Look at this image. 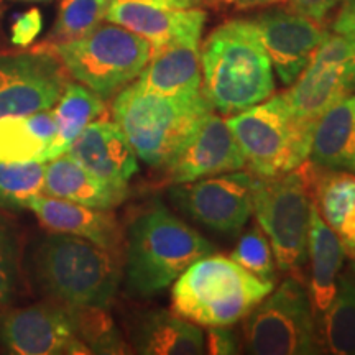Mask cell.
Wrapping results in <instances>:
<instances>
[{
	"label": "cell",
	"mask_w": 355,
	"mask_h": 355,
	"mask_svg": "<svg viewBox=\"0 0 355 355\" xmlns=\"http://www.w3.org/2000/svg\"><path fill=\"white\" fill-rule=\"evenodd\" d=\"M21 2H50V0H21Z\"/></svg>",
	"instance_id": "74e56055"
},
{
	"label": "cell",
	"mask_w": 355,
	"mask_h": 355,
	"mask_svg": "<svg viewBox=\"0 0 355 355\" xmlns=\"http://www.w3.org/2000/svg\"><path fill=\"white\" fill-rule=\"evenodd\" d=\"M227 123L252 175L282 176L309 159L316 121L296 114L283 92L234 114Z\"/></svg>",
	"instance_id": "8992f818"
},
{
	"label": "cell",
	"mask_w": 355,
	"mask_h": 355,
	"mask_svg": "<svg viewBox=\"0 0 355 355\" xmlns=\"http://www.w3.org/2000/svg\"><path fill=\"white\" fill-rule=\"evenodd\" d=\"M309 162L324 170L355 173V94L336 102L318 119Z\"/></svg>",
	"instance_id": "603a6c76"
},
{
	"label": "cell",
	"mask_w": 355,
	"mask_h": 355,
	"mask_svg": "<svg viewBox=\"0 0 355 355\" xmlns=\"http://www.w3.org/2000/svg\"><path fill=\"white\" fill-rule=\"evenodd\" d=\"M314 202L334 230L345 254L355 255V173L324 170L314 165Z\"/></svg>",
	"instance_id": "cb8c5ba5"
},
{
	"label": "cell",
	"mask_w": 355,
	"mask_h": 355,
	"mask_svg": "<svg viewBox=\"0 0 355 355\" xmlns=\"http://www.w3.org/2000/svg\"><path fill=\"white\" fill-rule=\"evenodd\" d=\"M350 275H352L354 277V279H355V255L354 257H350Z\"/></svg>",
	"instance_id": "8d00e7d4"
},
{
	"label": "cell",
	"mask_w": 355,
	"mask_h": 355,
	"mask_svg": "<svg viewBox=\"0 0 355 355\" xmlns=\"http://www.w3.org/2000/svg\"><path fill=\"white\" fill-rule=\"evenodd\" d=\"M214 107L204 92L162 96L128 84L115 94L114 122L141 162L163 170Z\"/></svg>",
	"instance_id": "277c9868"
},
{
	"label": "cell",
	"mask_w": 355,
	"mask_h": 355,
	"mask_svg": "<svg viewBox=\"0 0 355 355\" xmlns=\"http://www.w3.org/2000/svg\"><path fill=\"white\" fill-rule=\"evenodd\" d=\"M201 0H109L105 20L145 38L152 53L180 42L199 43L206 25Z\"/></svg>",
	"instance_id": "5bb4252c"
},
{
	"label": "cell",
	"mask_w": 355,
	"mask_h": 355,
	"mask_svg": "<svg viewBox=\"0 0 355 355\" xmlns=\"http://www.w3.org/2000/svg\"><path fill=\"white\" fill-rule=\"evenodd\" d=\"M133 84L162 96L201 92L202 71L199 43H173L152 53V58Z\"/></svg>",
	"instance_id": "44dd1931"
},
{
	"label": "cell",
	"mask_w": 355,
	"mask_h": 355,
	"mask_svg": "<svg viewBox=\"0 0 355 355\" xmlns=\"http://www.w3.org/2000/svg\"><path fill=\"white\" fill-rule=\"evenodd\" d=\"M212 243L155 202L130 222L125 239L123 283L132 298H150L163 291L202 257L214 254Z\"/></svg>",
	"instance_id": "6da1fadb"
},
{
	"label": "cell",
	"mask_w": 355,
	"mask_h": 355,
	"mask_svg": "<svg viewBox=\"0 0 355 355\" xmlns=\"http://www.w3.org/2000/svg\"><path fill=\"white\" fill-rule=\"evenodd\" d=\"M286 8L316 21L327 20L329 13L343 3V0H286Z\"/></svg>",
	"instance_id": "d6a6232c"
},
{
	"label": "cell",
	"mask_w": 355,
	"mask_h": 355,
	"mask_svg": "<svg viewBox=\"0 0 355 355\" xmlns=\"http://www.w3.org/2000/svg\"><path fill=\"white\" fill-rule=\"evenodd\" d=\"M237 337L225 326L207 327L206 352L207 354H237Z\"/></svg>",
	"instance_id": "836d02e7"
},
{
	"label": "cell",
	"mask_w": 355,
	"mask_h": 355,
	"mask_svg": "<svg viewBox=\"0 0 355 355\" xmlns=\"http://www.w3.org/2000/svg\"><path fill=\"white\" fill-rule=\"evenodd\" d=\"M44 50L60 60L68 76L102 99H109L135 81L152 58V44L145 38L110 21Z\"/></svg>",
	"instance_id": "ba28073f"
},
{
	"label": "cell",
	"mask_w": 355,
	"mask_h": 355,
	"mask_svg": "<svg viewBox=\"0 0 355 355\" xmlns=\"http://www.w3.org/2000/svg\"><path fill=\"white\" fill-rule=\"evenodd\" d=\"M212 2H216V3H224V6L239 8V10H247V8L272 6V3L286 2V0H212Z\"/></svg>",
	"instance_id": "d590c367"
},
{
	"label": "cell",
	"mask_w": 355,
	"mask_h": 355,
	"mask_svg": "<svg viewBox=\"0 0 355 355\" xmlns=\"http://www.w3.org/2000/svg\"><path fill=\"white\" fill-rule=\"evenodd\" d=\"M283 94L293 110L309 121H318L336 102L355 94V42L331 33Z\"/></svg>",
	"instance_id": "7c38bea8"
},
{
	"label": "cell",
	"mask_w": 355,
	"mask_h": 355,
	"mask_svg": "<svg viewBox=\"0 0 355 355\" xmlns=\"http://www.w3.org/2000/svg\"><path fill=\"white\" fill-rule=\"evenodd\" d=\"M202 92L222 114H239L275 94L272 61L250 20L217 26L199 48Z\"/></svg>",
	"instance_id": "3957f363"
},
{
	"label": "cell",
	"mask_w": 355,
	"mask_h": 355,
	"mask_svg": "<svg viewBox=\"0 0 355 355\" xmlns=\"http://www.w3.org/2000/svg\"><path fill=\"white\" fill-rule=\"evenodd\" d=\"M30 275L46 300L109 309L122 282V261L86 239L51 232L35 245Z\"/></svg>",
	"instance_id": "7a4b0ae2"
},
{
	"label": "cell",
	"mask_w": 355,
	"mask_h": 355,
	"mask_svg": "<svg viewBox=\"0 0 355 355\" xmlns=\"http://www.w3.org/2000/svg\"><path fill=\"white\" fill-rule=\"evenodd\" d=\"M322 347L337 355H355V279L339 273L334 300L318 319Z\"/></svg>",
	"instance_id": "4316f807"
},
{
	"label": "cell",
	"mask_w": 355,
	"mask_h": 355,
	"mask_svg": "<svg viewBox=\"0 0 355 355\" xmlns=\"http://www.w3.org/2000/svg\"><path fill=\"white\" fill-rule=\"evenodd\" d=\"M314 165L304 162L286 175L255 176L252 212L272 245L275 261L282 272L304 278L308 261Z\"/></svg>",
	"instance_id": "52a82bcc"
},
{
	"label": "cell",
	"mask_w": 355,
	"mask_h": 355,
	"mask_svg": "<svg viewBox=\"0 0 355 355\" xmlns=\"http://www.w3.org/2000/svg\"><path fill=\"white\" fill-rule=\"evenodd\" d=\"M275 73L285 86H291L309 64L318 48L331 32L321 21L288 8H273L250 19Z\"/></svg>",
	"instance_id": "9a60e30c"
},
{
	"label": "cell",
	"mask_w": 355,
	"mask_h": 355,
	"mask_svg": "<svg viewBox=\"0 0 355 355\" xmlns=\"http://www.w3.org/2000/svg\"><path fill=\"white\" fill-rule=\"evenodd\" d=\"M230 259L261 282H277V261L272 245L259 224L252 225L241 235Z\"/></svg>",
	"instance_id": "4dcf8cb0"
},
{
	"label": "cell",
	"mask_w": 355,
	"mask_h": 355,
	"mask_svg": "<svg viewBox=\"0 0 355 355\" xmlns=\"http://www.w3.org/2000/svg\"><path fill=\"white\" fill-rule=\"evenodd\" d=\"M26 209L32 211L43 227L51 232L76 235L119 257L123 254L125 237L117 217L110 211L94 209L43 193L30 198Z\"/></svg>",
	"instance_id": "e0dca14e"
},
{
	"label": "cell",
	"mask_w": 355,
	"mask_h": 355,
	"mask_svg": "<svg viewBox=\"0 0 355 355\" xmlns=\"http://www.w3.org/2000/svg\"><path fill=\"white\" fill-rule=\"evenodd\" d=\"M275 283L261 282L224 255H206L176 278L171 306L176 314L201 327L234 326L273 291Z\"/></svg>",
	"instance_id": "5b68a950"
},
{
	"label": "cell",
	"mask_w": 355,
	"mask_h": 355,
	"mask_svg": "<svg viewBox=\"0 0 355 355\" xmlns=\"http://www.w3.org/2000/svg\"><path fill=\"white\" fill-rule=\"evenodd\" d=\"M332 33L343 35L355 42V0H343L332 21Z\"/></svg>",
	"instance_id": "e575fe53"
},
{
	"label": "cell",
	"mask_w": 355,
	"mask_h": 355,
	"mask_svg": "<svg viewBox=\"0 0 355 355\" xmlns=\"http://www.w3.org/2000/svg\"><path fill=\"white\" fill-rule=\"evenodd\" d=\"M127 339L137 354L199 355L206 354V334L201 326L175 311L141 308L125 321Z\"/></svg>",
	"instance_id": "ac0fdd59"
},
{
	"label": "cell",
	"mask_w": 355,
	"mask_h": 355,
	"mask_svg": "<svg viewBox=\"0 0 355 355\" xmlns=\"http://www.w3.org/2000/svg\"><path fill=\"white\" fill-rule=\"evenodd\" d=\"M255 175L230 171L201 178L189 183L173 184L170 199L183 214L217 234L242 230L252 216Z\"/></svg>",
	"instance_id": "8fae6325"
},
{
	"label": "cell",
	"mask_w": 355,
	"mask_h": 355,
	"mask_svg": "<svg viewBox=\"0 0 355 355\" xmlns=\"http://www.w3.org/2000/svg\"><path fill=\"white\" fill-rule=\"evenodd\" d=\"M44 168L42 162H0V209L24 211L28 199L43 193Z\"/></svg>",
	"instance_id": "83f0119b"
},
{
	"label": "cell",
	"mask_w": 355,
	"mask_h": 355,
	"mask_svg": "<svg viewBox=\"0 0 355 355\" xmlns=\"http://www.w3.org/2000/svg\"><path fill=\"white\" fill-rule=\"evenodd\" d=\"M24 285L21 248L19 234L8 219L0 214V308L19 300Z\"/></svg>",
	"instance_id": "f546056e"
},
{
	"label": "cell",
	"mask_w": 355,
	"mask_h": 355,
	"mask_svg": "<svg viewBox=\"0 0 355 355\" xmlns=\"http://www.w3.org/2000/svg\"><path fill=\"white\" fill-rule=\"evenodd\" d=\"M345 250L343 243L334 234V230L322 219L316 202H313L308 232V291L316 321L334 300L337 277L343 268Z\"/></svg>",
	"instance_id": "7402d4cb"
},
{
	"label": "cell",
	"mask_w": 355,
	"mask_h": 355,
	"mask_svg": "<svg viewBox=\"0 0 355 355\" xmlns=\"http://www.w3.org/2000/svg\"><path fill=\"white\" fill-rule=\"evenodd\" d=\"M109 0H61L55 26L42 46L71 42L94 30L105 20Z\"/></svg>",
	"instance_id": "f1b7e54d"
},
{
	"label": "cell",
	"mask_w": 355,
	"mask_h": 355,
	"mask_svg": "<svg viewBox=\"0 0 355 355\" xmlns=\"http://www.w3.org/2000/svg\"><path fill=\"white\" fill-rule=\"evenodd\" d=\"M56 137L55 112L50 109L30 115L0 119V162L28 163L46 159Z\"/></svg>",
	"instance_id": "d4e9b609"
},
{
	"label": "cell",
	"mask_w": 355,
	"mask_h": 355,
	"mask_svg": "<svg viewBox=\"0 0 355 355\" xmlns=\"http://www.w3.org/2000/svg\"><path fill=\"white\" fill-rule=\"evenodd\" d=\"M66 83L63 64L44 48L0 55V119L51 109Z\"/></svg>",
	"instance_id": "4fadbf2b"
},
{
	"label": "cell",
	"mask_w": 355,
	"mask_h": 355,
	"mask_svg": "<svg viewBox=\"0 0 355 355\" xmlns=\"http://www.w3.org/2000/svg\"><path fill=\"white\" fill-rule=\"evenodd\" d=\"M66 153L101 180L115 186H127L139 173V157L130 141L121 127L110 121L97 119L89 123Z\"/></svg>",
	"instance_id": "d6986e66"
},
{
	"label": "cell",
	"mask_w": 355,
	"mask_h": 355,
	"mask_svg": "<svg viewBox=\"0 0 355 355\" xmlns=\"http://www.w3.org/2000/svg\"><path fill=\"white\" fill-rule=\"evenodd\" d=\"M55 105L56 107L53 112L56 119V137L48 150L44 163L68 152L79 133L105 112L102 97L78 81L66 83L63 94L60 96Z\"/></svg>",
	"instance_id": "484cf974"
},
{
	"label": "cell",
	"mask_w": 355,
	"mask_h": 355,
	"mask_svg": "<svg viewBox=\"0 0 355 355\" xmlns=\"http://www.w3.org/2000/svg\"><path fill=\"white\" fill-rule=\"evenodd\" d=\"M211 2H212V0H211Z\"/></svg>",
	"instance_id": "f35d334b"
},
{
	"label": "cell",
	"mask_w": 355,
	"mask_h": 355,
	"mask_svg": "<svg viewBox=\"0 0 355 355\" xmlns=\"http://www.w3.org/2000/svg\"><path fill=\"white\" fill-rule=\"evenodd\" d=\"M43 28V17L38 8H30L15 17L10 32V42L15 46H30Z\"/></svg>",
	"instance_id": "1f68e13d"
},
{
	"label": "cell",
	"mask_w": 355,
	"mask_h": 355,
	"mask_svg": "<svg viewBox=\"0 0 355 355\" xmlns=\"http://www.w3.org/2000/svg\"><path fill=\"white\" fill-rule=\"evenodd\" d=\"M0 345L15 355L91 354L79 337V308L46 298L0 308Z\"/></svg>",
	"instance_id": "30bf717a"
},
{
	"label": "cell",
	"mask_w": 355,
	"mask_h": 355,
	"mask_svg": "<svg viewBox=\"0 0 355 355\" xmlns=\"http://www.w3.org/2000/svg\"><path fill=\"white\" fill-rule=\"evenodd\" d=\"M44 168L43 194L83 204L94 209L112 211L125 201L128 186H115L86 170L68 153L50 159Z\"/></svg>",
	"instance_id": "ffe728a7"
},
{
	"label": "cell",
	"mask_w": 355,
	"mask_h": 355,
	"mask_svg": "<svg viewBox=\"0 0 355 355\" xmlns=\"http://www.w3.org/2000/svg\"><path fill=\"white\" fill-rule=\"evenodd\" d=\"M306 279L290 275L252 309L243 324V344L255 355L321 354L322 343Z\"/></svg>",
	"instance_id": "9c48e42d"
},
{
	"label": "cell",
	"mask_w": 355,
	"mask_h": 355,
	"mask_svg": "<svg viewBox=\"0 0 355 355\" xmlns=\"http://www.w3.org/2000/svg\"><path fill=\"white\" fill-rule=\"evenodd\" d=\"M245 165V157L227 121L211 112L202 119L163 171L168 183L180 184L243 170Z\"/></svg>",
	"instance_id": "2e32d148"
}]
</instances>
